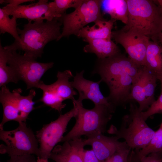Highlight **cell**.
I'll return each instance as SVG.
<instances>
[{
  "instance_id": "1",
  "label": "cell",
  "mask_w": 162,
  "mask_h": 162,
  "mask_svg": "<svg viewBox=\"0 0 162 162\" xmlns=\"http://www.w3.org/2000/svg\"><path fill=\"white\" fill-rule=\"evenodd\" d=\"M144 66L136 64L121 52L111 57L98 59L93 74H98L110 90V102L116 107L129 102L132 83Z\"/></svg>"
},
{
  "instance_id": "2",
  "label": "cell",
  "mask_w": 162,
  "mask_h": 162,
  "mask_svg": "<svg viewBox=\"0 0 162 162\" xmlns=\"http://www.w3.org/2000/svg\"><path fill=\"white\" fill-rule=\"evenodd\" d=\"M62 23L57 18L51 21L28 22L23 28H18L20 41L4 46L9 51L22 50L24 55L36 59L41 57L45 46L50 41L57 40L61 34Z\"/></svg>"
},
{
  "instance_id": "3",
  "label": "cell",
  "mask_w": 162,
  "mask_h": 162,
  "mask_svg": "<svg viewBox=\"0 0 162 162\" xmlns=\"http://www.w3.org/2000/svg\"><path fill=\"white\" fill-rule=\"evenodd\" d=\"M126 1L128 20L122 28L134 31L159 43L162 30V14L159 7L153 0Z\"/></svg>"
},
{
  "instance_id": "4",
  "label": "cell",
  "mask_w": 162,
  "mask_h": 162,
  "mask_svg": "<svg viewBox=\"0 0 162 162\" xmlns=\"http://www.w3.org/2000/svg\"><path fill=\"white\" fill-rule=\"evenodd\" d=\"M75 101L78 106L75 123L61 142L80 138L83 135L88 138L105 132L115 110L104 105H94L93 108L88 109L83 107L82 102Z\"/></svg>"
},
{
  "instance_id": "5",
  "label": "cell",
  "mask_w": 162,
  "mask_h": 162,
  "mask_svg": "<svg viewBox=\"0 0 162 162\" xmlns=\"http://www.w3.org/2000/svg\"><path fill=\"white\" fill-rule=\"evenodd\" d=\"M141 112L136 104L131 103L129 112L123 117L120 128L118 129L112 124L107 132L119 139H124L131 149L136 151L143 148L152 138L155 131L146 123Z\"/></svg>"
},
{
  "instance_id": "6",
  "label": "cell",
  "mask_w": 162,
  "mask_h": 162,
  "mask_svg": "<svg viewBox=\"0 0 162 162\" xmlns=\"http://www.w3.org/2000/svg\"><path fill=\"white\" fill-rule=\"evenodd\" d=\"M20 88L14 89L11 92L6 86L1 87L0 102L3 109V116L0 124V129H3L4 124L14 121L19 123L26 122L30 113L35 109L33 100L36 92L33 89L28 95L22 96Z\"/></svg>"
},
{
  "instance_id": "7",
  "label": "cell",
  "mask_w": 162,
  "mask_h": 162,
  "mask_svg": "<svg viewBox=\"0 0 162 162\" xmlns=\"http://www.w3.org/2000/svg\"><path fill=\"white\" fill-rule=\"evenodd\" d=\"M19 124L14 130L0 129V139L5 144L1 145L0 153L7 154L10 156L34 154L39 157L38 142L35 135L25 122Z\"/></svg>"
},
{
  "instance_id": "8",
  "label": "cell",
  "mask_w": 162,
  "mask_h": 162,
  "mask_svg": "<svg viewBox=\"0 0 162 162\" xmlns=\"http://www.w3.org/2000/svg\"><path fill=\"white\" fill-rule=\"evenodd\" d=\"M102 0H84L73 12L65 14L58 19L63 24L62 32L57 41L64 37L76 35L88 23L104 20L101 12Z\"/></svg>"
},
{
  "instance_id": "9",
  "label": "cell",
  "mask_w": 162,
  "mask_h": 162,
  "mask_svg": "<svg viewBox=\"0 0 162 162\" xmlns=\"http://www.w3.org/2000/svg\"><path fill=\"white\" fill-rule=\"evenodd\" d=\"M56 76L57 80L50 85L40 81L37 88L42 90L43 93L38 101L60 113L66 106L63 102L68 99L74 101L75 100L74 96L77 93L74 90L71 82L69 81V80L74 76L70 70L59 71Z\"/></svg>"
},
{
  "instance_id": "10",
  "label": "cell",
  "mask_w": 162,
  "mask_h": 162,
  "mask_svg": "<svg viewBox=\"0 0 162 162\" xmlns=\"http://www.w3.org/2000/svg\"><path fill=\"white\" fill-rule=\"evenodd\" d=\"M8 50V64L14 71L19 80L25 82L27 89L37 88L42 76L54 64L53 62H39L16 51Z\"/></svg>"
},
{
  "instance_id": "11",
  "label": "cell",
  "mask_w": 162,
  "mask_h": 162,
  "mask_svg": "<svg viewBox=\"0 0 162 162\" xmlns=\"http://www.w3.org/2000/svg\"><path fill=\"white\" fill-rule=\"evenodd\" d=\"M75 100L73 101V108L69 111L61 114L56 120L44 125L36 132L35 136L40 146L39 157L48 159L56 145L61 142L69 122L77 113L78 106Z\"/></svg>"
},
{
  "instance_id": "12",
  "label": "cell",
  "mask_w": 162,
  "mask_h": 162,
  "mask_svg": "<svg viewBox=\"0 0 162 162\" xmlns=\"http://www.w3.org/2000/svg\"><path fill=\"white\" fill-rule=\"evenodd\" d=\"M112 38L123 46L130 59L138 65L144 66L147 48L150 40L148 38L122 28L112 32Z\"/></svg>"
},
{
  "instance_id": "13",
  "label": "cell",
  "mask_w": 162,
  "mask_h": 162,
  "mask_svg": "<svg viewBox=\"0 0 162 162\" xmlns=\"http://www.w3.org/2000/svg\"><path fill=\"white\" fill-rule=\"evenodd\" d=\"M157 80L155 75L144 66L137 78L132 83L129 100H134L138 103L140 111L147 110L155 101Z\"/></svg>"
},
{
  "instance_id": "14",
  "label": "cell",
  "mask_w": 162,
  "mask_h": 162,
  "mask_svg": "<svg viewBox=\"0 0 162 162\" xmlns=\"http://www.w3.org/2000/svg\"><path fill=\"white\" fill-rule=\"evenodd\" d=\"M2 8L9 16L18 18L27 19L28 22L46 20L56 18L54 2L39 0L28 5L10 7L6 5Z\"/></svg>"
},
{
  "instance_id": "15",
  "label": "cell",
  "mask_w": 162,
  "mask_h": 162,
  "mask_svg": "<svg viewBox=\"0 0 162 162\" xmlns=\"http://www.w3.org/2000/svg\"><path fill=\"white\" fill-rule=\"evenodd\" d=\"M84 71L76 73L71 82L74 88L79 93L78 101L82 102L83 100L88 99L93 102L94 105H104L115 110L116 107L109 101L108 97H104L101 92L99 85L102 82L101 80L97 82L89 80L83 77Z\"/></svg>"
},
{
  "instance_id": "16",
  "label": "cell",
  "mask_w": 162,
  "mask_h": 162,
  "mask_svg": "<svg viewBox=\"0 0 162 162\" xmlns=\"http://www.w3.org/2000/svg\"><path fill=\"white\" fill-rule=\"evenodd\" d=\"M116 136L109 137L99 134L85 139L101 162L107 159L117 150L129 146L125 141L121 142Z\"/></svg>"
},
{
  "instance_id": "17",
  "label": "cell",
  "mask_w": 162,
  "mask_h": 162,
  "mask_svg": "<svg viewBox=\"0 0 162 162\" xmlns=\"http://www.w3.org/2000/svg\"><path fill=\"white\" fill-rule=\"evenodd\" d=\"M56 146L49 158L56 162H83L82 153L86 146L85 139L80 138L67 141Z\"/></svg>"
},
{
  "instance_id": "18",
  "label": "cell",
  "mask_w": 162,
  "mask_h": 162,
  "mask_svg": "<svg viewBox=\"0 0 162 162\" xmlns=\"http://www.w3.org/2000/svg\"><path fill=\"white\" fill-rule=\"evenodd\" d=\"M115 20L110 19L97 21L91 27L87 26L78 32L76 36L82 38L83 40L90 39L111 40L112 29Z\"/></svg>"
},
{
  "instance_id": "19",
  "label": "cell",
  "mask_w": 162,
  "mask_h": 162,
  "mask_svg": "<svg viewBox=\"0 0 162 162\" xmlns=\"http://www.w3.org/2000/svg\"><path fill=\"white\" fill-rule=\"evenodd\" d=\"M83 41L88 43L83 47L84 52L95 54L98 59L108 58L120 52L119 48L111 40L90 39Z\"/></svg>"
},
{
  "instance_id": "20",
  "label": "cell",
  "mask_w": 162,
  "mask_h": 162,
  "mask_svg": "<svg viewBox=\"0 0 162 162\" xmlns=\"http://www.w3.org/2000/svg\"><path fill=\"white\" fill-rule=\"evenodd\" d=\"M101 8L104 14L111 19L119 20L126 25L128 20V7L126 0H102Z\"/></svg>"
},
{
  "instance_id": "21",
  "label": "cell",
  "mask_w": 162,
  "mask_h": 162,
  "mask_svg": "<svg viewBox=\"0 0 162 162\" xmlns=\"http://www.w3.org/2000/svg\"><path fill=\"white\" fill-rule=\"evenodd\" d=\"M144 66L155 75L162 72V48L158 43L149 40Z\"/></svg>"
},
{
  "instance_id": "22",
  "label": "cell",
  "mask_w": 162,
  "mask_h": 162,
  "mask_svg": "<svg viewBox=\"0 0 162 162\" xmlns=\"http://www.w3.org/2000/svg\"><path fill=\"white\" fill-rule=\"evenodd\" d=\"M8 51L0 43V87L10 82L17 83L19 81L12 68L8 64Z\"/></svg>"
},
{
  "instance_id": "23",
  "label": "cell",
  "mask_w": 162,
  "mask_h": 162,
  "mask_svg": "<svg viewBox=\"0 0 162 162\" xmlns=\"http://www.w3.org/2000/svg\"><path fill=\"white\" fill-rule=\"evenodd\" d=\"M16 20L14 16L10 18L9 15L2 8H0V34L8 33L14 38V42H19L20 39L17 27Z\"/></svg>"
},
{
  "instance_id": "24",
  "label": "cell",
  "mask_w": 162,
  "mask_h": 162,
  "mask_svg": "<svg viewBox=\"0 0 162 162\" xmlns=\"http://www.w3.org/2000/svg\"><path fill=\"white\" fill-rule=\"evenodd\" d=\"M162 151V128L157 131L148 144L143 148L135 151L137 158L140 160L150 154Z\"/></svg>"
},
{
  "instance_id": "25",
  "label": "cell",
  "mask_w": 162,
  "mask_h": 162,
  "mask_svg": "<svg viewBox=\"0 0 162 162\" xmlns=\"http://www.w3.org/2000/svg\"><path fill=\"white\" fill-rule=\"evenodd\" d=\"M84 0H54L55 14L56 18L61 17L66 14L68 8H77Z\"/></svg>"
},
{
  "instance_id": "26",
  "label": "cell",
  "mask_w": 162,
  "mask_h": 162,
  "mask_svg": "<svg viewBox=\"0 0 162 162\" xmlns=\"http://www.w3.org/2000/svg\"><path fill=\"white\" fill-rule=\"evenodd\" d=\"M162 113V86H160V93L158 99L146 111L141 112L142 116L146 121L151 116Z\"/></svg>"
},
{
  "instance_id": "27",
  "label": "cell",
  "mask_w": 162,
  "mask_h": 162,
  "mask_svg": "<svg viewBox=\"0 0 162 162\" xmlns=\"http://www.w3.org/2000/svg\"><path fill=\"white\" fill-rule=\"evenodd\" d=\"M131 150L129 147L119 149L102 162H129L128 158Z\"/></svg>"
},
{
  "instance_id": "28",
  "label": "cell",
  "mask_w": 162,
  "mask_h": 162,
  "mask_svg": "<svg viewBox=\"0 0 162 162\" xmlns=\"http://www.w3.org/2000/svg\"><path fill=\"white\" fill-rule=\"evenodd\" d=\"M6 162H36V158L34 154L22 156H11Z\"/></svg>"
},
{
  "instance_id": "29",
  "label": "cell",
  "mask_w": 162,
  "mask_h": 162,
  "mask_svg": "<svg viewBox=\"0 0 162 162\" xmlns=\"http://www.w3.org/2000/svg\"><path fill=\"white\" fill-rule=\"evenodd\" d=\"M83 162H101L92 149H84L82 153Z\"/></svg>"
},
{
  "instance_id": "30",
  "label": "cell",
  "mask_w": 162,
  "mask_h": 162,
  "mask_svg": "<svg viewBox=\"0 0 162 162\" xmlns=\"http://www.w3.org/2000/svg\"><path fill=\"white\" fill-rule=\"evenodd\" d=\"M140 160V162H162V151L150 154Z\"/></svg>"
},
{
  "instance_id": "31",
  "label": "cell",
  "mask_w": 162,
  "mask_h": 162,
  "mask_svg": "<svg viewBox=\"0 0 162 162\" xmlns=\"http://www.w3.org/2000/svg\"><path fill=\"white\" fill-rule=\"evenodd\" d=\"M34 1V0H0V3L7 4L6 5L10 7H16L24 3Z\"/></svg>"
},
{
  "instance_id": "32",
  "label": "cell",
  "mask_w": 162,
  "mask_h": 162,
  "mask_svg": "<svg viewBox=\"0 0 162 162\" xmlns=\"http://www.w3.org/2000/svg\"><path fill=\"white\" fill-rule=\"evenodd\" d=\"M157 79L159 80L161 83V85L162 86V72L155 75Z\"/></svg>"
},
{
  "instance_id": "33",
  "label": "cell",
  "mask_w": 162,
  "mask_h": 162,
  "mask_svg": "<svg viewBox=\"0 0 162 162\" xmlns=\"http://www.w3.org/2000/svg\"><path fill=\"white\" fill-rule=\"evenodd\" d=\"M154 1L155 2H156L157 4H158V5L160 8L162 14V0H154Z\"/></svg>"
},
{
  "instance_id": "34",
  "label": "cell",
  "mask_w": 162,
  "mask_h": 162,
  "mask_svg": "<svg viewBox=\"0 0 162 162\" xmlns=\"http://www.w3.org/2000/svg\"><path fill=\"white\" fill-rule=\"evenodd\" d=\"M36 162H49L48 161V159H46L40 158L39 157H37V159Z\"/></svg>"
},
{
  "instance_id": "35",
  "label": "cell",
  "mask_w": 162,
  "mask_h": 162,
  "mask_svg": "<svg viewBox=\"0 0 162 162\" xmlns=\"http://www.w3.org/2000/svg\"><path fill=\"white\" fill-rule=\"evenodd\" d=\"M159 43H160L161 44L160 46L162 48V30L159 36Z\"/></svg>"
},
{
  "instance_id": "36",
  "label": "cell",
  "mask_w": 162,
  "mask_h": 162,
  "mask_svg": "<svg viewBox=\"0 0 162 162\" xmlns=\"http://www.w3.org/2000/svg\"><path fill=\"white\" fill-rule=\"evenodd\" d=\"M160 127L162 128V122L160 124Z\"/></svg>"
}]
</instances>
